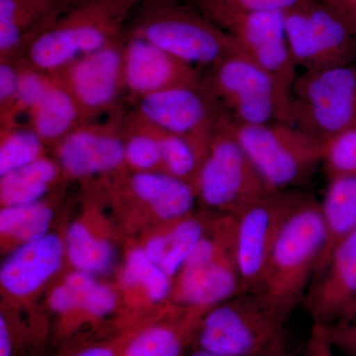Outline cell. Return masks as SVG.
<instances>
[{
  "label": "cell",
  "mask_w": 356,
  "mask_h": 356,
  "mask_svg": "<svg viewBox=\"0 0 356 356\" xmlns=\"http://www.w3.org/2000/svg\"><path fill=\"white\" fill-rule=\"evenodd\" d=\"M142 0H76L25 49L27 64L56 74L77 58L123 38V25Z\"/></svg>",
  "instance_id": "6da1fadb"
},
{
  "label": "cell",
  "mask_w": 356,
  "mask_h": 356,
  "mask_svg": "<svg viewBox=\"0 0 356 356\" xmlns=\"http://www.w3.org/2000/svg\"><path fill=\"white\" fill-rule=\"evenodd\" d=\"M325 240L320 203L304 197L281 229L257 293L290 315L310 287Z\"/></svg>",
  "instance_id": "7a4b0ae2"
},
{
  "label": "cell",
  "mask_w": 356,
  "mask_h": 356,
  "mask_svg": "<svg viewBox=\"0 0 356 356\" xmlns=\"http://www.w3.org/2000/svg\"><path fill=\"white\" fill-rule=\"evenodd\" d=\"M288 318L259 293H242L204 314L194 343L222 356H282Z\"/></svg>",
  "instance_id": "3957f363"
},
{
  "label": "cell",
  "mask_w": 356,
  "mask_h": 356,
  "mask_svg": "<svg viewBox=\"0 0 356 356\" xmlns=\"http://www.w3.org/2000/svg\"><path fill=\"white\" fill-rule=\"evenodd\" d=\"M132 36L151 42L192 65L213 67L240 51L235 40L184 2L140 4Z\"/></svg>",
  "instance_id": "277c9868"
},
{
  "label": "cell",
  "mask_w": 356,
  "mask_h": 356,
  "mask_svg": "<svg viewBox=\"0 0 356 356\" xmlns=\"http://www.w3.org/2000/svg\"><path fill=\"white\" fill-rule=\"evenodd\" d=\"M229 124L268 191H290L322 165V143L291 123Z\"/></svg>",
  "instance_id": "5b68a950"
},
{
  "label": "cell",
  "mask_w": 356,
  "mask_h": 356,
  "mask_svg": "<svg viewBox=\"0 0 356 356\" xmlns=\"http://www.w3.org/2000/svg\"><path fill=\"white\" fill-rule=\"evenodd\" d=\"M322 143L356 125V65L305 70L291 92L289 121Z\"/></svg>",
  "instance_id": "8992f818"
},
{
  "label": "cell",
  "mask_w": 356,
  "mask_h": 356,
  "mask_svg": "<svg viewBox=\"0 0 356 356\" xmlns=\"http://www.w3.org/2000/svg\"><path fill=\"white\" fill-rule=\"evenodd\" d=\"M194 186L204 205L236 218L269 192L236 139L228 117L211 138Z\"/></svg>",
  "instance_id": "52a82bcc"
},
{
  "label": "cell",
  "mask_w": 356,
  "mask_h": 356,
  "mask_svg": "<svg viewBox=\"0 0 356 356\" xmlns=\"http://www.w3.org/2000/svg\"><path fill=\"white\" fill-rule=\"evenodd\" d=\"M285 27L298 69L356 64V27L322 0H305L285 11Z\"/></svg>",
  "instance_id": "ba28073f"
},
{
  "label": "cell",
  "mask_w": 356,
  "mask_h": 356,
  "mask_svg": "<svg viewBox=\"0 0 356 356\" xmlns=\"http://www.w3.org/2000/svg\"><path fill=\"white\" fill-rule=\"evenodd\" d=\"M212 70L208 88L233 123L264 125L282 121L275 84L247 56L236 51L213 65Z\"/></svg>",
  "instance_id": "9c48e42d"
},
{
  "label": "cell",
  "mask_w": 356,
  "mask_h": 356,
  "mask_svg": "<svg viewBox=\"0 0 356 356\" xmlns=\"http://www.w3.org/2000/svg\"><path fill=\"white\" fill-rule=\"evenodd\" d=\"M225 31L235 40L241 53L273 79L280 96L282 122L289 121L292 88L299 74L288 42L285 11L248 14L234 21Z\"/></svg>",
  "instance_id": "30bf717a"
},
{
  "label": "cell",
  "mask_w": 356,
  "mask_h": 356,
  "mask_svg": "<svg viewBox=\"0 0 356 356\" xmlns=\"http://www.w3.org/2000/svg\"><path fill=\"white\" fill-rule=\"evenodd\" d=\"M305 196L269 191L236 218V255L243 293H257L271 250L293 210Z\"/></svg>",
  "instance_id": "8fae6325"
},
{
  "label": "cell",
  "mask_w": 356,
  "mask_h": 356,
  "mask_svg": "<svg viewBox=\"0 0 356 356\" xmlns=\"http://www.w3.org/2000/svg\"><path fill=\"white\" fill-rule=\"evenodd\" d=\"M218 100L200 83L175 86L140 98L142 118L165 132L191 140L207 152L213 134L226 118Z\"/></svg>",
  "instance_id": "7c38bea8"
},
{
  "label": "cell",
  "mask_w": 356,
  "mask_h": 356,
  "mask_svg": "<svg viewBox=\"0 0 356 356\" xmlns=\"http://www.w3.org/2000/svg\"><path fill=\"white\" fill-rule=\"evenodd\" d=\"M123 38L77 58L56 74L72 95L83 123L113 105L123 83Z\"/></svg>",
  "instance_id": "4fadbf2b"
},
{
  "label": "cell",
  "mask_w": 356,
  "mask_h": 356,
  "mask_svg": "<svg viewBox=\"0 0 356 356\" xmlns=\"http://www.w3.org/2000/svg\"><path fill=\"white\" fill-rule=\"evenodd\" d=\"M314 325L329 327L350 315L356 307V231L332 250L316 274L305 297Z\"/></svg>",
  "instance_id": "5bb4252c"
},
{
  "label": "cell",
  "mask_w": 356,
  "mask_h": 356,
  "mask_svg": "<svg viewBox=\"0 0 356 356\" xmlns=\"http://www.w3.org/2000/svg\"><path fill=\"white\" fill-rule=\"evenodd\" d=\"M124 130L117 123H83L60 140L57 156L65 175L88 177L119 170L125 163Z\"/></svg>",
  "instance_id": "9a60e30c"
},
{
  "label": "cell",
  "mask_w": 356,
  "mask_h": 356,
  "mask_svg": "<svg viewBox=\"0 0 356 356\" xmlns=\"http://www.w3.org/2000/svg\"><path fill=\"white\" fill-rule=\"evenodd\" d=\"M199 83L194 67L147 40L132 36L124 46V86L140 98L175 86Z\"/></svg>",
  "instance_id": "2e32d148"
},
{
  "label": "cell",
  "mask_w": 356,
  "mask_h": 356,
  "mask_svg": "<svg viewBox=\"0 0 356 356\" xmlns=\"http://www.w3.org/2000/svg\"><path fill=\"white\" fill-rule=\"evenodd\" d=\"M175 278L173 296L185 308L207 312L243 293L236 248L205 264L184 266Z\"/></svg>",
  "instance_id": "e0dca14e"
},
{
  "label": "cell",
  "mask_w": 356,
  "mask_h": 356,
  "mask_svg": "<svg viewBox=\"0 0 356 356\" xmlns=\"http://www.w3.org/2000/svg\"><path fill=\"white\" fill-rule=\"evenodd\" d=\"M65 252V243L54 234L20 245L2 264L1 286L13 296L32 294L57 273Z\"/></svg>",
  "instance_id": "ac0fdd59"
},
{
  "label": "cell",
  "mask_w": 356,
  "mask_h": 356,
  "mask_svg": "<svg viewBox=\"0 0 356 356\" xmlns=\"http://www.w3.org/2000/svg\"><path fill=\"white\" fill-rule=\"evenodd\" d=\"M76 0H0V55L13 60Z\"/></svg>",
  "instance_id": "d6986e66"
},
{
  "label": "cell",
  "mask_w": 356,
  "mask_h": 356,
  "mask_svg": "<svg viewBox=\"0 0 356 356\" xmlns=\"http://www.w3.org/2000/svg\"><path fill=\"white\" fill-rule=\"evenodd\" d=\"M129 189L159 219L170 222L192 214L197 198L193 184L163 172H136Z\"/></svg>",
  "instance_id": "ffe728a7"
},
{
  "label": "cell",
  "mask_w": 356,
  "mask_h": 356,
  "mask_svg": "<svg viewBox=\"0 0 356 356\" xmlns=\"http://www.w3.org/2000/svg\"><path fill=\"white\" fill-rule=\"evenodd\" d=\"M205 313L184 307L172 320L134 330L122 356H184Z\"/></svg>",
  "instance_id": "44dd1931"
},
{
  "label": "cell",
  "mask_w": 356,
  "mask_h": 356,
  "mask_svg": "<svg viewBox=\"0 0 356 356\" xmlns=\"http://www.w3.org/2000/svg\"><path fill=\"white\" fill-rule=\"evenodd\" d=\"M320 205L327 240L315 276L327 264L337 245L356 231V175L329 178Z\"/></svg>",
  "instance_id": "7402d4cb"
},
{
  "label": "cell",
  "mask_w": 356,
  "mask_h": 356,
  "mask_svg": "<svg viewBox=\"0 0 356 356\" xmlns=\"http://www.w3.org/2000/svg\"><path fill=\"white\" fill-rule=\"evenodd\" d=\"M51 76L53 83L43 99L28 114L30 128L44 140V144L53 143L57 145L83 121L76 100L57 77Z\"/></svg>",
  "instance_id": "603a6c76"
},
{
  "label": "cell",
  "mask_w": 356,
  "mask_h": 356,
  "mask_svg": "<svg viewBox=\"0 0 356 356\" xmlns=\"http://www.w3.org/2000/svg\"><path fill=\"white\" fill-rule=\"evenodd\" d=\"M58 175V165L43 156L30 165L0 177L2 207L41 201Z\"/></svg>",
  "instance_id": "cb8c5ba5"
},
{
  "label": "cell",
  "mask_w": 356,
  "mask_h": 356,
  "mask_svg": "<svg viewBox=\"0 0 356 356\" xmlns=\"http://www.w3.org/2000/svg\"><path fill=\"white\" fill-rule=\"evenodd\" d=\"M65 250L76 270L93 274L107 273L114 264L111 243L95 236L81 222L70 225L65 240Z\"/></svg>",
  "instance_id": "d4e9b609"
},
{
  "label": "cell",
  "mask_w": 356,
  "mask_h": 356,
  "mask_svg": "<svg viewBox=\"0 0 356 356\" xmlns=\"http://www.w3.org/2000/svg\"><path fill=\"white\" fill-rule=\"evenodd\" d=\"M51 220L53 211L42 201L4 206L0 211V233L23 245L48 235Z\"/></svg>",
  "instance_id": "484cf974"
},
{
  "label": "cell",
  "mask_w": 356,
  "mask_h": 356,
  "mask_svg": "<svg viewBox=\"0 0 356 356\" xmlns=\"http://www.w3.org/2000/svg\"><path fill=\"white\" fill-rule=\"evenodd\" d=\"M172 278L159 264L149 259L144 248L131 250L122 273L124 285L142 288L153 302L165 301L172 293Z\"/></svg>",
  "instance_id": "4316f807"
},
{
  "label": "cell",
  "mask_w": 356,
  "mask_h": 356,
  "mask_svg": "<svg viewBox=\"0 0 356 356\" xmlns=\"http://www.w3.org/2000/svg\"><path fill=\"white\" fill-rule=\"evenodd\" d=\"M158 131L161 149V172L195 184L206 152L186 138L159 128Z\"/></svg>",
  "instance_id": "83f0119b"
},
{
  "label": "cell",
  "mask_w": 356,
  "mask_h": 356,
  "mask_svg": "<svg viewBox=\"0 0 356 356\" xmlns=\"http://www.w3.org/2000/svg\"><path fill=\"white\" fill-rule=\"evenodd\" d=\"M125 163L137 172H161V149L156 126L137 114L125 131ZM159 172V170H156Z\"/></svg>",
  "instance_id": "f1b7e54d"
},
{
  "label": "cell",
  "mask_w": 356,
  "mask_h": 356,
  "mask_svg": "<svg viewBox=\"0 0 356 356\" xmlns=\"http://www.w3.org/2000/svg\"><path fill=\"white\" fill-rule=\"evenodd\" d=\"M206 220L188 215L170 224L165 232L166 250L161 267L172 278L177 277L193 248L205 235Z\"/></svg>",
  "instance_id": "f546056e"
},
{
  "label": "cell",
  "mask_w": 356,
  "mask_h": 356,
  "mask_svg": "<svg viewBox=\"0 0 356 356\" xmlns=\"http://www.w3.org/2000/svg\"><path fill=\"white\" fill-rule=\"evenodd\" d=\"M196 8L213 23L226 30L229 24L259 11H286L305 0H192Z\"/></svg>",
  "instance_id": "4dcf8cb0"
},
{
  "label": "cell",
  "mask_w": 356,
  "mask_h": 356,
  "mask_svg": "<svg viewBox=\"0 0 356 356\" xmlns=\"http://www.w3.org/2000/svg\"><path fill=\"white\" fill-rule=\"evenodd\" d=\"M44 143L31 128L1 129L0 177L43 158Z\"/></svg>",
  "instance_id": "1f68e13d"
},
{
  "label": "cell",
  "mask_w": 356,
  "mask_h": 356,
  "mask_svg": "<svg viewBox=\"0 0 356 356\" xmlns=\"http://www.w3.org/2000/svg\"><path fill=\"white\" fill-rule=\"evenodd\" d=\"M321 165L324 168L327 179L356 175V125L325 143Z\"/></svg>",
  "instance_id": "d6a6232c"
},
{
  "label": "cell",
  "mask_w": 356,
  "mask_h": 356,
  "mask_svg": "<svg viewBox=\"0 0 356 356\" xmlns=\"http://www.w3.org/2000/svg\"><path fill=\"white\" fill-rule=\"evenodd\" d=\"M53 83V76L34 69L28 64L19 67L18 72L16 117L23 112L29 113L36 107Z\"/></svg>",
  "instance_id": "836d02e7"
},
{
  "label": "cell",
  "mask_w": 356,
  "mask_h": 356,
  "mask_svg": "<svg viewBox=\"0 0 356 356\" xmlns=\"http://www.w3.org/2000/svg\"><path fill=\"white\" fill-rule=\"evenodd\" d=\"M18 72L11 60L0 63V118L1 129L15 125L16 97H17Z\"/></svg>",
  "instance_id": "e575fe53"
},
{
  "label": "cell",
  "mask_w": 356,
  "mask_h": 356,
  "mask_svg": "<svg viewBox=\"0 0 356 356\" xmlns=\"http://www.w3.org/2000/svg\"><path fill=\"white\" fill-rule=\"evenodd\" d=\"M116 293L108 285L96 282L81 300L79 313L83 317L96 320L107 317L116 308Z\"/></svg>",
  "instance_id": "d590c367"
},
{
  "label": "cell",
  "mask_w": 356,
  "mask_h": 356,
  "mask_svg": "<svg viewBox=\"0 0 356 356\" xmlns=\"http://www.w3.org/2000/svg\"><path fill=\"white\" fill-rule=\"evenodd\" d=\"M324 329L334 348L348 355L356 356V307L343 320Z\"/></svg>",
  "instance_id": "8d00e7d4"
},
{
  "label": "cell",
  "mask_w": 356,
  "mask_h": 356,
  "mask_svg": "<svg viewBox=\"0 0 356 356\" xmlns=\"http://www.w3.org/2000/svg\"><path fill=\"white\" fill-rule=\"evenodd\" d=\"M133 332L110 341L81 344L63 356H122L124 348Z\"/></svg>",
  "instance_id": "74e56055"
},
{
  "label": "cell",
  "mask_w": 356,
  "mask_h": 356,
  "mask_svg": "<svg viewBox=\"0 0 356 356\" xmlns=\"http://www.w3.org/2000/svg\"><path fill=\"white\" fill-rule=\"evenodd\" d=\"M49 306L51 311L63 317H70L76 313H79V301L76 295L65 283L51 291L49 298Z\"/></svg>",
  "instance_id": "f35d334b"
},
{
  "label": "cell",
  "mask_w": 356,
  "mask_h": 356,
  "mask_svg": "<svg viewBox=\"0 0 356 356\" xmlns=\"http://www.w3.org/2000/svg\"><path fill=\"white\" fill-rule=\"evenodd\" d=\"M332 348L334 346L325 334L324 327L313 325L305 356H334Z\"/></svg>",
  "instance_id": "ab89813d"
},
{
  "label": "cell",
  "mask_w": 356,
  "mask_h": 356,
  "mask_svg": "<svg viewBox=\"0 0 356 356\" xmlns=\"http://www.w3.org/2000/svg\"><path fill=\"white\" fill-rule=\"evenodd\" d=\"M143 248H144L145 252L149 257V259L161 266L166 250L165 233L149 238Z\"/></svg>",
  "instance_id": "60d3db41"
},
{
  "label": "cell",
  "mask_w": 356,
  "mask_h": 356,
  "mask_svg": "<svg viewBox=\"0 0 356 356\" xmlns=\"http://www.w3.org/2000/svg\"><path fill=\"white\" fill-rule=\"evenodd\" d=\"M356 27V0H322Z\"/></svg>",
  "instance_id": "b9f144b4"
},
{
  "label": "cell",
  "mask_w": 356,
  "mask_h": 356,
  "mask_svg": "<svg viewBox=\"0 0 356 356\" xmlns=\"http://www.w3.org/2000/svg\"><path fill=\"white\" fill-rule=\"evenodd\" d=\"M189 356H222L216 355V353H210V351L201 350V348H196L193 353Z\"/></svg>",
  "instance_id": "7bdbcfd3"
},
{
  "label": "cell",
  "mask_w": 356,
  "mask_h": 356,
  "mask_svg": "<svg viewBox=\"0 0 356 356\" xmlns=\"http://www.w3.org/2000/svg\"><path fill=\"white\" fill-rule=\"evenodd\" d=\"M168 2H184V0H142L140 4L168 3Z\"/></svg>",
  "instance_id": "ee69618b"
}]
</instances>
